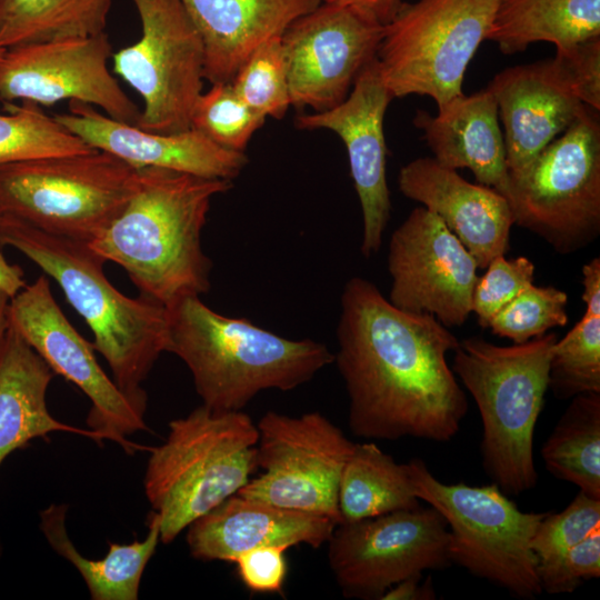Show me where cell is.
Wrapping results in <instances>:
<instances>
[{"label": "cell", "instance_id": "cell-27", "mask_svg": "<svg viewBox=\"0 0 600 600\" xmlns=\"http://www.w3.org/2000/svg\"><path fill=\"white\" fill-rule=\"evenodd\" d=\"M600 37V0H502L487 40L507 54L546 41L557 50Z\"/></svg>", "mask_w": 600, "mask_h": 600}, {"label": "cell", "instance_id": "cell-45", "mask_svg": "<svg viewBox=\"0 0 600 600\" xmlns=\"http://www.w3.org/2000/svg\"><path fill=\"white\" fill-rule=\"evenodd\" d=\"M10 302V297L2 290H0V340L4 334L8 326V307Z\"/></svg>", "mask_w": 600, "mask_h": 600}, {"label": "cell", "instance_id": "cell-30", "mask_svg": "<svg viewBox=\"0 0 600 600\" xmlns=\"http://www.w3.org/2000/svg\"><path fill=\"white\" fill-rule=\"evenodd\" d=\"M112 0H0V47L104 32Z\"/></svg>", "mask_w": 600, "mask_h": 600}, {"label": "cell", "instance_id": "cell-20", "mask_svg": "<svg viewBox=\"0 0 600 600\" xmlns=\"http://www.w3.org/2000/svg\"><path fill=\"white\" fill-rule=\"evenodd\" d=\"M487 89L503 126L509 174L523 170L589 108L574 94L553 59L506 68Z\"/></svg>", "mask_w": 600, "mask_h": 600}, {"label": "cell", "instance_id": "cell-37", "mask_svg": "<svg viewBox=\"0 0 600 600\" xmlns=\"http://www.w3.org/2000/svg\"><path fill=\"white\" fill-rule=\"evenodd\" d=\"M478 278L472 293L471 312L482 328L522 290L533 284L534 264L526 257L493 258Z\"/></svg>", "mask_w": 600, "mask_h": 600}, {"label": "cell", "instance_id": "cell-43", "mask_svg": "<svg viewBox=\"0 0 600 600\" xmlns=\"http://www.w3.org/2000/svg\"><path fill=\"white\" fill-rule=\"evenodd\" d=\"M339 4H349L367 12L382 24H387L396 14L403 0H320Z\"/></svg>", "mask_w": 600, "mask_h": 600}, {"label": "cell", "instance_id": "cell-21", "mask_svg": "<svg viewBox=\"0 0 600 600\" xmlns=\"http://www.w3.org/2000/svg\"><path fill=\"white\" fill-rule=\"evenodd\" d=\"M398 187L409 199L434 213L476 259L478 268L509 250L512 211L491 187L471 183L433 158L403 166Z\"/></svg>", "mask_w": 600, "mask_h": 600}, {"label": "cell", "instance_id": "cell-3", "mask_svg": "<svg viewBox=\"0 0 600 600\" xmlns=\"http://www.w3.org/2000/svg\"><path fill=\"white\" fill-rule=\"evenodd\" d=\"M166 308L167 352L186 363L202 404L213 410L240 411L261 391L293 390L334 361L321 342L288 339L246 318L220 314L200 296Z\"/></svg>", "mask_w": 600, "mask_h": 600}, {"label": "cell", "instance_id": "cell-11", "mask_svg": "<svg viewBox=\"0 0 600 600\" xmlns=\"http://www.w3.org/2000/svg\"><path fill=\"white\" fill-rule=\"evenodd\" d=\"M132 2L141 37L112 54V60L113 71L143 101L136 126L158 133L188 130L204 80L200 33L182 0Z\"/></svg>", "mask_w": 600, "mask_h": 600}, {"label": "cell", "instance_id": "cell-29", "mask_svg": "<svg viewBox=\"0 0 600 600\" xmlns=\"http://www.w3.org/2000/svg\"><path fill=\"white\" fill-rule=\"evenodd\" d=\"M541 457L552 476L600 499V392L571 398Z\"/></svg>", "mask_w": 600, "mask_h": 600}, {"label": "cell", "instance_id": "cell-18", "mask_svg": "<svg viewBox=\"0 0 600 600\" xmlns=\"http://www.w3.org/2000/svg\"><path fill=\"white\" fill-rule=\"evenodd\" d=\"M393 100L383 82L377 58L357 77L348 97L321 112L298 116L299 129H327L337 133L347 149L350 173L362 212L361 253L374 256L390 219L391 200L387 183L384 114Z\"/></svg>", "mask_w": 600, "mask_h": 600}, {"label": "cell", "instance_id": "cell-31", "mask_svg": "<svg viewBox=\"0 0 600 600\" xmlns=\"http://www.w3.org/2000/svg\"><path fill=\"white\" fill-rule=\"evenodd\" d=\"M0 114V164L93 150L38 104H6Z\"/></svg>", "mask_w": 600, "mask_h": 600}, {"label": "cell", "instance_id": "cell-9", "mask_svg": "<svg viewBox=\"0 0 600 600\" xmlns=\"http://www.w3.org/2000/svg\"><path fill=\"white\" fill-rule=\"evenodd\" d=\"M514 224L558 253L588 247L600 234V121L588 108L500 191Z\"/></svg>", "mask_w": 600, "mask_h": 600}, {"label": "cell", "instance_id": "cell-46", "mask_svg": "<svg viewBox=\"0 0 600 600\" xmlns=\"http://www.w3.org/2000/svg\"><path fill=\"white\" fill-rule=\"evenodd\" d=\"M6 49L0 47V59L2 58L3 53H4Z\"/></svg>", "mask_w": 600, "mask_h": 600}, {"label": "cell", "instance_id": "cell-5", "mask_svg": "<svg viewBox=\"0 0 600 600\" xmlns=\"http://www.w3.org/2000/svg\"><path fill=\"white\" fill-rule=\"evenodd\" d=\"M557 340L552 332L502 347L474 336L453 351L452 371L481 417L483 469L506 494H521L538 481L533 436Z\"/></svg>", "mask_w": 600, "mask_h": 600}, {"label": "cell", "instance_id": "cell-8", "mask_svg": "<svg viewBox=\"0 0 600 600\" xmlns=\"http://www.w3.org/2000/svg\"><path fill=\"white\" fill-rule=\"evenodd\" d=\"M137 173L96 149L0 164V216L89 243L123 210Z\"/></svg>", "mask_w": 600, "mask_h": 600}, {"label": "cell", "instance_id": "cell-26", "mask_svg": "<svg viewBox=\"0 0 600 600\" xmlns=\"http://www.w3.org/2000/svg\"><path fill=\"white\" fill-rule=\"evenodd\" d=\"M68 506L50 504L40 512V529L51 548L74 566L92 600H137L143 571L160 542L161 519L154 511L148 534L128 544L109 542L104 558L83 557L70 540L66 519Z\"/></svg>", "mask_w": 600, "mask_h": 600}, {"label": "cell", "instance_id": "cell-12", "mask_svg": "<svg viewBox=\"0 0 600 600\" xmlns=\"http://www.w3.org/2000/svg\"><path fill=\"white\" fill-rule=\"evenodd\" d=\"M257 464L263 472L236 494L341 523L339 484L354 442L318 411H267L257 423Z\"/></svg>", "mask_w": 600, "mask_h": 600}, {"label": "cell", "instance_id": "cell-35", "mask_svg": "<svg viewBox=\"0 0 600 600\" xmlns=\"http://www.w3.org/2000/svg\"><path fill=\"white\" fill-rule=\"evenodd\" d=\"M567 293L554 287L529 286L490 320L492 333L523 343L568 321Z\"/></svg>", "mask_w": 600, "mask_h": 600}, {"label": "cell", "instance_id": "cell-36", "mask_svg": "<svg viewBox=\"0 0 600 600\" xmlns=\"http://www.w3.org/2000/svg\"><path fill=\"white\" fill-rule=\"evenodd\" d=\"M600 528V499L579 491L559 513H546L540 521L531 549L538 568L547 566Z\"/></svg>", "mask_w": 600, "mask_h": 600}, {"label": "cell", "instance_id": "cell-4", "mask_svg": "<svg viewBox=\"0 0 600 600\" xmlns=\"http://www.w3.org/2000/svg\"><path fill=\"white\" fill-rule=\"evenodd\" d=\"M0 244L23 253L60 286L92 331V346L107 360L114 382L132 398L147 401L141 383L168 349L167 308L116 289L104 274L106 260L87 242L0 216Z\"/></svg>", "mask_w": 600, "mask_h": 600}, {"label": "cell", "instance_id": "cell-6", "mask_svg": "<svg viewBox=\"0 0 600 600\" xmlns=\"http://www.w3.org/2000/svg\"><path fill=\"white\" fill-rule=\"evenodd\" d=\"M259 430L249 414L204 404L169 422L164 442L151 448L143 487L159 514L160 541L236 494L257 471Z\"/></svg>", "mask_w": 600, "mask_h": 600}, {"label": "cell", "instance_id": "cell-40", "mask_svg": "<svg viewBox=\"0 0 600 600\" xmlns=\"http://www.w3.org/2000/svg\"><path fill=\"white\" fill-rule=\"evenodd\" d=\"M286 546H261L233 561L242 583L253 592H281L287 576Z\"/></svg>", "mask_w": 600, "mask_h": 600}, {"label": "cell", "instance_id": "cell-33", "mask_svg": "<svg viewBox=\"0 0 600 600\" xmlns=\"http://www.w3.org/2000/svg\"><path fill=\"white\" fill-rule=\"evenodd\" d=\"M266 119L237 94L231 82H219L198 97L190 128L224 149L244 152Z\"/></svg>", "mask_w": 600, "mask_h": 600}, {"label": "cell", "instance_id": "cell-42", "mask_svg": "<svg viewBox=\"0 0 600 600\" xmlns=\"http://www.w3.org/2000/svg\"><path fill=\"white\" fill-rule=\"evenodd\" d=\"M582 300L586 304L583 316H600V258H593L582 268Z\"/></svg>", "mask_w": 600, "mask_h": 600}, {"label": "cell", "instance_id": "cell-24", "mask_svg": "<svg viewBox=\"0 0 600 600\" xmlns=\"http://www.w3.org/2000/svg\"><path fill=\"white\" fill-rule=\"evenodd\" d=\"M413 123L438 163L453 170L467 168L478 183L502 189L508 179L506 146L498 106L487 88L448 100L436 116L417 110Z\"/></svg>", "mask_w": 600, "mask_h": 600}, {"label": "cell", "instance_id": "cell-19", "mask_svg": "<svg viewBox=\"0 0 600 600\" xmlns=\"http://www.w3.org/2000/svg\"><path fill=\"white\" fill-rule=\"evenodd\" d=\"M53 117L90 148L137 169L164 168L232 181L248 164L246 152L224 149L192 128L177 133L147 131L77 101H69L68 112Z\"/></svg>", "mask_w": 600, "mask_h": 600}, {"label": "cell", "instance_id": "cell-16", "mask_svg": "<svg viewBox=\"0 0 600 600\" xmlns=\"http://www.w3.org/2000/svg\"><path fill=\"white\" fill-rule=\"evenodd\" d=\"M111 57L106 32L8 48L0 59V101L38 106L77 101L136 124L141 110L110 72Z\"/></svg>", "mask_w": 600, "mask_h": 600}, {"label": "cell", "instance_id": "cell-41", "mask_svg": "<svg viewBox=\"0 0 600 600\" xmlns=\"http://www.w3.org/2000/svg\"><path fill=\"white\" fill-rule=\"evenodd\" d=\"M437 598L430 577L422 581V576L404 579L389 588L381 600H434Z\"/></svg>", "mask_w": 600, "mask_h": 600}, {"label": "cell", "instance_id": "cell-13", "mask_svg": "<svg viewBox=\"0 0 600 600\" xmlns=\"http://www.w3.org/2000/svg\"><path fill=\"white\" fill-rule=\"evenodd\" d=\"M8 320L54 373L74 383L91 401L88 429L114 441L127 453L151 448L128 436L148 430L147 401L123 392L102 370L94 348L66 318L56 302L46 276L26 284L10 298Z\"/></svg>", "mask_w": 600, "mask_h": 600}, {"label": "cell", "instance_id": "cell-10", "mask_svg": "<svg viewBox=\"0 0 600 600\" xmlns=\"http://www.w3.org/2000/svg\"><path fill=\"white\" fill-rule=\"evenodd\" d=\"M501 1H403L384 24L376 56L393 99L429 96L439 107L462 94L466 70Z\"/></svg>", "mask_w": 600, "mask_h": 600}, {"label": "cell", "instance_id": "cell-1", "mask_svg": "<svg viewBox=\"0 0 600 600\" xmlns=\"http://www.w3.org/2000/svg\"><path fill=\"white\" fill-rule=\"evenodd\" d=\"M334 361L349 397V428L364 439L450 441L468 411L447 354L457 337L433 316L394 307L353 277L341 294Z\"/></svg>", "mask_w": 600, "mask_h": 600}, {"label": "cell", "instance_id": "cell-47", "mask_svg": "<svg viewBox=\"0 0 600 600\" xmlns=\"http://www.w3.org/2000/svg\"><path fill=\"white\" fill-rule=\"evenodd\" d=\"M1 553H2V547H1V541H0V557H1Z\"/></svg>", "mask_w": 600, "mask_h": 600}, {"label": "cell", "instance_id": "cell-28", "mask_svg": "<svg viewBox=\"0 0 600 600\" xmlns=\"http://www.w3.org/2000/svg\"><path fill=\"white\" fill-rule=\"evenodd\" d=\"M338 506L341 522L420 507L407 463H398L376 443H354L341 473Z\"/></svg>", "mask_w": 600, "mask_h": 600}, {"label": "cell", "instance_id": "cell-14", "mask_svg": "<svg viewBox=\"0 0 600 600\" xmlns=\"http://www.w3.org/2000/svg\"><path fill=\"white\" fill-rule=\"evenodd\" d=\"M328 562L347 598L381 599L393 584L451 564L449 530L431 507L336 526Z\"/></svg>", "mask_w": 600, "mask_h": 600}, {"label": "cell", "instance_id": "cell-39", "mask_svg": "<svg viewBox=\"0 0 600 600\" xmlns=\"http://www.w3.org/2000/svg\"><path fill=\"white\" fill-rule=\"evenodd\" d=\"M553 60L579 100L600 111V37L559 49Z\"/></svg>", "mask_w": 600, "mask_h": 600}, {"label": "cell", "instance_id": "cell-32", "mask_svg": "<svg viewBox=\"0 0 600 600\" xmlns=\"http://www.w3.org/2000/svg\"><path fill=\"white\" fill-rule=\"evenodd\" d=\"M548 389L558 399L600 392V316L582 318L553 344Z\"/></svg>", "mask_w": 600, "mask_h": 600}, {"label": "cell", "instance_id": "cell-2", "mask_svg": "<svg viewBox=\"0 0 600 600\" xmlns=\"http://www.w3.org/2000/svg\"><path fill=\"white\" fill-rule=\"evenodd\" d=\"M232 181L164 168H139L119 216L88 244L121 266L140 296L163 304L210 289L211 261L201 234L212 199Z\"/></svg>", "mask_w": 600, "mask_h": 600}, {"label": "cell", "instance_id": "cell-34", "mask_svg": "<svg viewBox=\"0 0 600 600\" xmlns=\"http://www.w3.org/2000/svg\"><path fill=\"white\" fill-rule=\"evenodd\" d=\"M231 84L256 112L281 119L291 107L281 37L261 44L241 66Z\"/></svg>", "mask_w": 600, "mask_h": 600}, {"label": "cell", "instance_id": "cell-25", "mask_svg": "<svg viewBox=\"0 0 600 600\" xmlns=\"http://www.w3.org/2000/svg\"><path fill=\"white\" fill-rule=\"evenodd\" d=\"M52 369L12 327L0 340V464L14 450L51 432H70L102 443L101 437L57 420L47 406Z\"/></svg>", "mask_w": 600, "mask_h": 600}, {"label": "cell", "instance_id": "cell-44", "mask_svg": "<svg viewBox=\"0 0 600 600\" xmlns=\"http://www.w3.org/2000/svg\"><path fill=\"white\" fill-rule=\"evenodd\" d=\"M26 284L23 270L19 266L8 262L0 250V290L12 298Z\"/></svg>", "mask_w": 600, "mask_h": 600}, {"label": "cell", "instance_id": "cell-15", "mask_svg": "<svg viewBox=\"0 0 600 600\" xmlns=\"http://www.w3.org/2000/svg\"><path fill=\"white\" fill-rule=\"evenodd\" d=\"M384 24L361 9L321 2L281 37L291 106L313 112L341 103L376 56Z\"/></svg>", "mask_w": 600, "mask_h": 600}, {"label": "cell", "instance_id": "cell-22", "mask_svg": "<svg viewBox=\"0 0 600 600\" xmlns=\"http://www.w3.org/2000/svg\"><path fill=\"white\" fill-rule=\"evenodd\" d=\"M336 526L328 517L233 494L188 527L187 543L197 560L233 562L261 546L320 548Z\"/></svg>", "mask_w": 600, "mask_h": 600}, {"label": "cell", "instance_id": "cell-17", "mask_svg": "<svg viewBox=\"0 0 600 600\" xmlns=\"http://www.w3.org/2000/svg\"><path fill=\"white\" fill-rule=\"evenodd\" d=\"M477 269L476 259L447 226L418 207L389 242L388 300L403 311L431 314L447 328L460 327L471 313Z\"/></svg>", "mask_w": 600, "mask_h": 600}, {"label": "cell", "instance_id": "cell-7", "mask_svg": "<svg viewBox=\"0 0 600 600\" xmlns=\"http://www.w3.org/2000/svg\"><path fill=\"white\" fill-rule=\"evenodd\" d=\"M407 467L416 497L447 523L451 563L516 597L541 594L531 540L546 513L521 511L494 483H443L419 458Z\"/></svg>", "mask_w": 600, "mask_h": 600}, {"label": "cell", "instance_id": "cell-38", "mask_svg": "<svg viewBox=\"0 0 600 600\" xmlns=\"http://www.w3.org/2000/svg\"><path fill=\"white\" fill-rule=\"evenodd\" d=\"M542 591L568 593L582 581L600 577V528L570 548L553 562L539 567Z\"/></svg>", "mask_w": 600, "mask_h": 600}, {"label": "cell", "instance_id": "cell-23", "mask_svg": "<svg viewBox=\"0 0 600 600\" xmlns=\"http://www.w3.org/2000/svg\"><path fill=\"white\" fill-rule=\"evenodd\" d=\"M204 49V79L231 82L264 42L280 38L320 0H182Z\"/></svg>", "mask_w": 600, "mask_h": 600}]
</instances>
